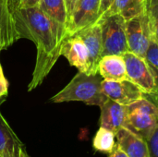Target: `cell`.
I'll return each mask as SVG.
<instances>
[{
  "mask_svg": "<svg viewBox=\"0 0 158 157\" xmlns=\"http://www.w3.org/2000/svg\"><path fill=\"white\" fill-rule=\"evenodd\" d=\"M38 7L48 18L69 31V18L64 0H40Z\"/></svg>",
  "mask_w": 158,
  "mask_h": 157,
  "instance_id": "obj_17",
  "label": "cell"
},
{
  "mask_svg": "<svg viewBox=\"0 0 158 157\" xmlns=\"http://www.w3.org/2000/svg\"><path fill=\"white\" fill-rule=\"evenodd\" d=\"M103 78L97 74L78 72L60 92L55 94L52 103L83 102L88 105L101 106L108 98L102 90Z\"/></svg>",
  "mask_w": 158,
  "mask_h": 157,
  "instance_id": "obj_2",
  "label": "cell"
},
{
  "mask_svg": "<svg viewBox=\"0 0 158 157\" xmlns=\"http://www.w3.org/2000/svg\"><path fill=\"white\" fill-rule=\"evenodd\" d=\"M115 0H100V9H99V18L98 19L109 9L111 5Z\"/></svg>",
  "mask_w": 158,
  "mask_h": 157,
  "instance_id": "obj_23",
  "label": "cell"
},
{
  "mask_svg": "<svg viewBox=\"0 0 158 157\" xmlns=\"http://www.w3.org/2000/svg\"><path fill=\"white\" fill-rule=\"evenodd\" d=\"M122 56L129 80L137 84L144 93L156 95V81L146 60L131 52H127Z\"/></svg>",
  "mask_w": 158,
  "mask_h": 157,
  "instance_id": "obj_6",
  "label": "cell"
},
{
  "mask_svg": "<svg viewBox=\"0 0 158 157\" xmlns=\"http://www.w3.org/2000/svg\"><path fill=\"white\" fill-rule=\"evenodd\" d=\"M20 157H30V155L27 154L26 152V149H25V146L23 148H21V151H20Z\"/></svg>",
  "mask_w": 158,
  "mask_h": 157,
  "instance_id": "obj_28",
  "label": "cell"
},
{
  "mask_svg": "<svg viewBox=\"0 0 158 157\" xmlns=\"http://www.w3.org/2000/svg\"><path fill=\"white\" fill-rule=\"evenodd\" d=\"M145 10V0H115L109 9L101 18L113 14H118L127 21L134 17L139 16Z\"/></svg>",
  "mask_w": 158,
  "mask_h": 157,
  "instance_id": "obj_16",
  "label": "cell"
},
{
  "mask_svg": "<svg viewBox=\"0 0 158 157\" xmlns=\"http://www.w3.org/2000/svg\"><path fill=\"white\" fill-rule=\"evenodd\" d=\"M64 1H65V4H66V7H67V10H68L69 20H70V16H71L72 10H73L74 5H75V0H64Z\"/></svg>",
  "mask_w": 158,
  "mask_h": 157,
  "instance_id": "obj_27",
  "label": "cell"
},
{
  "mask_svg": "<svg viewBox=\"0 0 158 157\" xmlns=\"http://www.w3.org/2000/svg\"><path fill=\"white\" fill-rule=\"evenodd\" d=\"M96 23L101 28L103 56L108 55L122 56L129 52L126 38V20L123 17L113 14L101 18Z\"/></svg>",
  "mask_w": 158,
  "mask_h": 157,
  "instance_id": "obj_4",
  "label": "cell"
},
{
  "mask_svg": "<svg viewBox=\"0 0 158 157\" xmlns=\"http://www.w3.org/2000/svg\"><path fill=\"white\" fill-rule=\"evenodd\" d=\"M144 59L149 65L151 71L154 75L156 84V96H158V45L152 39V37Z\"/></svg>",
  "mask_w": 158,
  "mask_h": 157,
  "instance_id": "obj_19",
  "label": "cell"
},
{
  "mask_svg": "<svg viewBox=\"0 0 158 157\" xmlns=\"http://www.w3.org/2000/svg\"><path fill=\"white\" fill-rule=\"evenodd\" d=\"M115 144L116 134L106 128L100 127L93 141L94 149L103 154H109L113 150Z\"/></svg>",
  "mask_w": 158,
  "mask_h": 157,
  "instance_id": "obj_18",
  "label": "cell"
},
{
  "mask_svg": "<svg viewBox=\"0 0 158 157\" xmlns=\"http://www.w3.org/2000/svg\"><path fill=\"white\" fill-rule=\"evenodd\" d=\"M100 127L106 128L115 134L125 127L126 107L111 99H107L101 106Z\"/></svg>",
  "mask_w": 158,
  "mask_h": 157,
  "instance_id": "obj_12",
  "label": "cell"
},
{
  "mask_svg": "<svg viewBox=\"0 0 158 157\" xmlns=\"http://www.w3.org/2000/svg\"><path fill=\"white\" fill-rule=\"evenodd\" d=\"M100 0H77L69 20L70 36L95 24L99 18Z\"/></svg>",
  "mask_w": 158,
  "mask_h": 157,
  "instance_id": "obj_7",
  "label": "cell"
},
{
  "mask_svg": "<svg viewBox=\"0 0 158 157\" xmlns=\"http://www.w3.org/2000/svg\"><path fill=\"white\" fill-rule=\"evenodd\" d=\"M116 143L129 157H150L146 141L126 128H121L116 133Z\"/></svg>",
  "mask_w": 158,
  "mask_h": 157,
  "instance_id": "obj_13",
  "label": "cell"
},
{
  "mask_svg": "<svg viewBox=\"0 0 158 157\" xmlns=\"http://www.w3.org/2000/svg\"><path fill=\"white\" fill-rule=\"evenodd\" d=\"M0 157H2V156H1V155H0Z\"/></svg>",
  "mask_w": 158,
  "mask_h": 157,
  "instance_id": "obj_33",
  "label": "cell"
},
{
  "mask_svg": "<svg viewBox=\"0 0 158 157\" xmlns=\"http://www.w3.org/2000/svg\"><path fill=\"white\" fill-rule=\"evenodd\" d=\"M150 157H158V124L151 136V138L147 141Z\"/></svg>",
  "mask_w": 158,
  "mask_h": 157,
  "instance_id": "obj_22",
  "label": "cell"
},
{
  "mask_svg": "<svg viewBox=\"0 0 158 157\" xmlns=\"http://www.w3.org/2000/svg\"><path fill=\"white\" fill-rule=\"evenodd\" d=\"M151 30V37L158 45V20L149 23Z\"/></svg>",
  "mask_w": 158,
  "mask_h": 157,
  "instance_id": "obj_25",
  "label": "cell"
},
{
  "mask_svg": "<svg viewBox=\"0 0 158 157\" xmlns=\"http://www.w3.org/2000/svg\"><path fill=\"white\" fill-rule=\"evenodd\" d=\"M126 38L129 52L144 58L151 41V30L146 10L126 21Z\"/></svg>",
  "mask_w": 158,
  "mask_h": 157,
  "instance_id": "obj_5",
  "label": "cell"
},
{
  "mask_svg": "<svg viewBox=\"0 0 158 157\" xmlns=\"http://www.w3.org/2000/svg\"><path fill=\"white\" fill-rule=\"evenodd\" d=\"M146 13L149 23L158 20V0H148L146 2Z\"/></svg>",
  "mask_w": 158,
  "mask_h": 157,
  "instance_id": "obj_20",
  "label": "cell"
},
{
  "mask_svg": "<svg viewBox=\"0 0 158 157\" xmlns=\"http://www.w3.org/2000/svg\"><path fill=\"white\" fill-rule=\"evenodd\" d=\"M125 107L124 128L147 142L158 124V96L144 93L143 98L125 105Z\"/></svg>",
  "mask_w": 158,
  "mask_h": 157,
  "instance_id": "obj_3",
  "label": "cell"
},
{
  "mask_svg": "<svg viewBox=\"0 0 158 157\" xmlns=\"http://www.w3.org/2000/svg\"><path fill=\"white\" fill-rule=\"evenodd\" d=\"M23 147L24 144L19 141L0 112V155L20 157V151Z\"/></svg>",
  "mask_w": 158,
  "mask_h": 157,
  "instance_id": "obj_15",
  "label": "cell"
},
{
  "mask_svg": "<svg viewBox=\"0 0 158 157\" xmlns=\"http://www.w3.org/2000/svg\"><path fill=\"white\" fill-rule=\"evenodd\" d=\"M40 0H19L18 7L19 8H30L38 6Z\"/></svg>",
  "mask_w": 158,
  "mask_h": 157,
  "instance_id": "obj_24",
  "label": "cell"
},
{
  "mask_svg": "<svg viewBox=\"0 0 158 157\" xmlns=\"http://www.w3.org/2000/svg\"><path fill=\"white\" fill-rule=\"evenodd\" d=\"M16 6L14 0H0V52L19 39L14 16Z\"/></svg>",
  "mask_w": 158,
  "mask_h": 157,
  "instance_id": "obj_9",
  "label": "cell"
},
{
  "mask_svg": "<svg viewBox=\"0 0 158 157\" xmlns=\"http://www.w3.org/2000/svg\"><path fill=\"white\" fill-rule=\"evenodd\" d=\"M19 39L32 41L36 46V61L28 92L39 87L61 56L63 44L70 36L68 29L48 18L38 6L14 9Z\"/></svg>",
  "mask_w": 158,
  "mask_h": 157,
  "instance_id": "obj_1",
  "label": "cell"
},
{
  "mask_svg": "<svg viewBox=\"0 0 158 157\" xmlns=\"http://www.w3.org/2000/svg\"><path fill=\"white\" fill-rule=\"evenodd\" d=\"M61 56L80 72L90 74V56L86 44L78 34L69 36L63 44Z\"/></svg>",
  "mask_w": 158,
  "mask_h": 157,
  "instance_id": "obj_10",
  "label": "cell"
},
{
  "mask_svg": "<svg viewBox=\"0 0 158 157\" xmlns=\"http://www.w3.org/2000/svg\"><path fill=\"white\" fill-rule=\"evenodd\" d=\"M4 157H13V156H4Z\"/></svg>",
  "mask_w": 158,
  "mask_h": 157,
  "instance_id": "obj_31",
  "label": "cell"
},
{
  "mask_svg": "<svg viewBox=\"0 0 158 157\" xmlns=\"http://www.w3.org/2000/svg\"><path fill=\"white\" fill-rule=\"evenodd\" d=\"M108 157H129L126 153L119 148V146L116 143L113 150L108 154Z\"/></svg>",
  "mask_w": 158,
  "mask_h": 157,
  "instance_id": "obj_26",
  "label": "cell"
},
{
  "mask_svg": "<svg viewBox=\"0 0 158 157\" xmlns=\"http://www.w3.org/2000/svg\"><path fill=\"white\" fill-rule=\"evenodd\" d=\"M87 46L90 56V74L98 73V64L102 58L103 43L100 25L95 23L78 33Z\"/></svg>",
  "mask_w": 158,
  "mask_h": 157,
  "instance_id": "obj_11",
  "label": "cell"
},
{
  "mask_svg": "<svg viewBox=\"0 0 158 157\" xmlns=\"http://www.w3.org/2000/svg\"><path fill=\"white\" fill-rule=\"evenodd\" d=\"M15 1V3H16V6H18V5H19V0H14Z\"/></svg>",
  "mask_w": 158,
  "mask_h": 157,
  "instance_id": "obj_29",
  "label": "cell"
},
{
  "mask_svg": "<svg viewBox=\"0 0 158 157\" xmlns=\"http://www.w3.org/2000/svg\"><path fill=\"white\" fill-rule=\"evenodd\" d=\"M102 90L108 99L123 105H128L144 95L143 90L130 80L117 81L103 79Z\"/></svg>",
  "mask_w": 158,
  "mask_h": 157,
  "instance_id": "obj_8",
  "label": "cell"
},
{
  "mask_svg": "<svg viewBox=\"0 0 158 157\" xmlns=\"http://www.w3.org/2000/svg\"><path fill=\"white\" fill-rule=\"evenodd\" d=\"M147 1H148V0H145V5H146V2H147Z\"/></svg>",
  "mask_w": 158,
  "mask_h": 157,
  "instance_id": "obj_30",
  "label": "cell"
},
{
  "mask_svg": "<svg viewBox=\"0 0 158 157\" xmlns=\"http://www.w3.org/2000/svg\"><path fill=\"white\" fill-rule=\"evenodd\" d=\"M8 95V81L3 72L2 65L0 63V105L6 100Z\"/></svg>",
  "mask_w": 158,
  "mask_h": 157,
  "instance_id": "obj_21",
  "label": "cell"
},
{
  "mask_svg": "<svg viewBox=\"0 0 158 157\" xmlns=\"http://www.w3.org/2000/svg\"><path fill=\"white\" fill-rule=\"evenodd\" d=\"M76 1H77V0H75V3H76Z\"/></svg>",
  "mask_w": 158,
  "mask_h": 157,
  "instance_id": "obj_32",
  "label": "cell"
},
{
  "mask_svg": "<svg viewBox=\"0 0 158 157\" xmlns=\"http://www.w3.org/2000/svg\"><path fill=\"white\" fill-rule=\"evenodd\" d=\"M98 74L104 80L117 81L129 80L123 56H104L98 64Z\"/></svg>",
  "mask_w": 158,
  "mask_h": 157,
  "instance_id": "obj_14",
  "label": "cell"
}]
</instances>
